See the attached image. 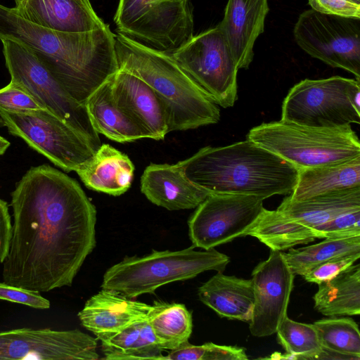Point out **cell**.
I'll list each match as a JSON object with an SVG mask.
<instances>
[{"label": "cell", "mask_w": 360, "mask_h": 360, "mask_svg": "<svg viewBox=\"0 0 360 360\" xmlns=\"http://www.w3.org/2000/svg\"><path fill=\"white\" fill-rule=\"evenodd\" d=\"M10 146V142L0 136V155H3Z\"/></svg>", "instance_id": "cell-40"}, {"label": "cell", "mask_w": 360, "mask_h": 360, "mask_svg": "<svg viewBox=\"0 0 360 360\" xmlns=\"http://www.w3.org/2000/svg\"><path fill=\"white\" fill-rule=\"evenodd\" d=\"M298 46L311 57L345 70L360 80V18L303 11L293 30Z\"/></svg>", "instance_id": "cell-12"}, {"label": "cell", "mask_w": 360, "mask_h": 360, "mask_svg": "<svg viewBox=\"0 0 360 360\" xmlns=\"http://www.w3.org/2000/svg\"><path fill=\"white\" fill-rule=\"evenodd\" d=\"M356 1H360V0H356Z\"/></svg>", "instance_id": "cell-41"}, {"label": "cell", "mask_w": 360, "mask_h": 360, "mask_svg": "<svg viewBox=\"0 0 360 360\" xmlns=\"http://www.w3.org/2000/svg\"><path fill=\"white\" fill-rule=\"evenodd\" d=\"M322 347L360 360V333L357 323L349 318H330L315 321Z\"/></svg>", "instance_id": "cell-30"}, {"label": "cell", "mask_w": 360, "mask_h": 360, "mask_svg": "<svg viewBox=\"0 0 360 360\" xmlns=\"http://www.w3.org/2000/svg\"><path fill=\"white\" fill-rule=\"evenodd\" d=\"M114 22L117 32L170 53L193 36L189 0H119Z\"/></svg>", "instance_id": "cell-8"}, {"label": "cell", "mask_w": 360, "mask_h": 360, "mask_svg": "<svg viewBox=\"0 0 360 360\" xmlns=\"http://www.w3.org/2000/svg\"><path fill=\"white\" fill-rule=\"evenodd\" d=\"M147 321L162 350L176 349L188 342L192 333V315L183 304L155 301L150 306Z\"/></svg>", "instance_id": "cell-28"}, {"label": "cell", "mask_w": 360, "mask_h": 360, "mask_svg": "<svg viewBox=\"0 0 360 360\" xmlns=\"http://www.w3.org/2000/svg\"><path fill=\"white\" fill-rule=\"evenodd\" d=\"M119 69L145 82L164 109L168 131H184L217 123L220 110L184 71L170 53L122 34H115Z\"/></svg>", "instance_id": "cell-4"}, {"label": "cell", "mask_w": 360, "mask_h": 360, "mask_svg": "<svg viewBox=\"0 0 360 360\" xmlns=\"http://www.w3.org/2000/svg\"><path fill=\"white\" fill-rule=\"evenodd\" d=\"M229 262V257L214 248L198 251L192 246L178 251L153 250L143 257H125L110 267L101 287L133 299L206 271L223 272Z\"/></svg>", "instance_id": "cell-5"}, {"label": "cell", "mask_w": 360, "mask_h": 360, "mask_svg": "<svg viewBox=\"0 0 360 360\" xmlns=\"http://www.w3.org/2000/svg\"><path fill=\"white\" fill-rule=\"evenodd\" d=\"M150 304L102 289L78 313L81 324L95 335L117 331L148 319Z\"/></svg>", "instance_id": "cell-19"}, {"label": "cell", "mask_w": 360, "mask_h": 360, "mask_svg": "<svg viewBox=\"0 0 360 360\" xmlns=\"http://www.w3.org/2000/svg\"><path fill=\"white\" fill-rule=\"evenodd\" d=\"M311 9L325 14L360 18V1L356 0H308Z\"/></svg>", "instance_id": "cell-38"}, {"label": "cell", "mask_w": 360, "mask_h": 360, "mask_svg": "<svg viewBox=\"0 0 360 360\" xmlns=\"http://www.w3.org/2000/svg\"><path fill=\"white\" fill-rule=\"evenodd\" d=\"M269 10L268 0H228L218 25L238 69L248 68L252 61L255 43L264 30Z\"/></svg>", "instance_id": "cell-18"}, {"label": "cell", "mask_w": 360, "mask_h": 360, "mask_svg": "<svg viewBox=\"0 0 360 360\" xmlns=\"http://www.w3.org/2000/svg\"><path fill=\"white\" fill-rule=\"evenodd\" d=\"M184 177L210 194L250 195L264 200L290 194L299 169L250 139L207 146L175 164Z\"/></svg>", "instance_id": "cell-3"}, {"label": "cell", "mask_w": 360, "mask_h": 360, "mask_svg": "<svg viewBox=\"0 0 360 360\" xmlns=\"http://www.w3.org/2000/svg\"><path fill=\"white\" fill-rule=\"evenodd\" d=\"M281 120L321 128L360 123V80L333 76L305 79L289 91Z\"/></svg>", "instance_id": "cell-7"}, {"label": "cell", "mask_w": 360, "mask_h": 360, "mask_svg": "<svg viewBox=\"0 0 360 360\" xmlns=\"http://www.w3.org/2000/svg\"><path fill=\"white\" fill-rule=\"evenodd\" d=\"M75 172L88 188L118 196L130 188L134 165L126 154L103 143Z\"/></svg>", "instance_id": "cell-21"}, {"label": "cell", "mask_w": 360, "mask_h": 360, "mask_svg": "<svg viewBox=\"0 0 360 360\" xmlns=\"http://www.w3.org/2000/svg\"><path fill=\"white\" fill-rule=\"evenodd\" d=\"M11 206L3 281L39 292L71 286L96 246V209L79 183L48 165L32 167Z\"/></svg>", "instance_id": "cell-1"}, {"label": "cell", "mask_w": 360, "mask_h": 360, "mask_svg": "<svg viewBox=\"0 0 360 360\" xmlns=\"http://www.w3.org/2000/svg\"><path fill=\"white\" fill-rule=\"evenodd\" d=\"M360 208V187L325 193L300 201L285 198L277 210L314 228L347 211Z\"/></svg>", "instance_id": "cell-24"}, {"label": "cell", "mask_w": 360, "mask_h": 360, "mask_svg": "<svg viewBox=\"0 0 360 360\" xmlns=\"http://www.w3.org/2000/svg\"><path fill=\"white\" fill-rule=\"evenodd\" d=\"M282 255L294 275L303 276L316 266L336 257L360 255V236L324 240L300 248H290Z\"/></svg>", "instance_id": "cell-29"}, {"label": "cell", "mask_w": 360, "mask_h": 360, "mask_svg": "<svg viewBox=\"0 0 360 360\" xmlns=\"http://www.w3.org/2000/svg\"><path fill=\"white\" fill-rule=\"evenodd\" d=\"M6 39L32 51L68 94L84 104L119 70L115 34L107 24L85 32H58L0 4V40Z\"/></svg>", "instance_id": "cell-2"}, {"label": "cell", "mask_w": 360, "mask_h": 360, "mask_svg": "<svg viewBox=\"0 0 360 360\" xmlns=\"http://www.w3.org/2000/svg\"><path fill=\"white\" fill-rule=\"evenodd\" d=\"M8 131L65 172L76 171L96 152L79 132L46 109L11 112L0 110Z\"/></svg>", "instance_id": "cell-11"}, {"label": "cell", "mask_w": 360, "mask_h": 360, "mask_svg": "<svg viewBox=\"0 0 360 360\" xmlns=\"http://www.w3.org/2000/svg\"><path fill=\"white\" fill-rule=\"evenodd\" d=\"M141 191L153 204L170 211L196 208L208 195L175 164L150 163L141 175Z\"/></svg>", "instance_id": "cell-20"}, {"label": "cell", "mask_w": 360, "mask_h": 360, "mask_svg": "<svg viewBox=\"0 0 360 360\" xmlns=\"http://www.w3.org/2000/svg\"><path fill=\"white\" fill-rule=\"evenodd\" d=\"M320 238H345L360 236V208L343 212L314 228Z\"/></svg>", "instance_id": "cell-34"}, {"label": "cell", "mask_w": 360, "mask_h": 360, "mask_svg": "<svg viewBox=\"0 0 360 360\" xmlns=\"http://www.w3.org/2000/svg\"><path fill=\"white\" fill-rule=\"evenodd\" d=\"M247 139L298 169L340 164L360 158V141L351 125L321 128L281 120L252 128Z\"/></svg>", "instance_id": "cell-6"}, {"label": "cell", "mask_w": 360, "mask_h": 360, "mask_svg": "<svg viewBox=\"0 0 360 360\" xmlns=\"http://www.w3.org/2000/svg\"><path fill=\"white\" fill-rule=\"evenodd\" d=\"M276 333L279 344L295 359H316L323 349L314 324L297 322L286 316Z\"/></svg>", "instance_id": "cell-31"}, {"label": "cell", "mask_w": 360, "mask_h": 360, "mask_svg": "<svg viewBox=\"0 0 360 360\" xmlns=\"http://www.w3.org/2000/svg\"><path fill=\"white\" fill-rule=\"evenodd\" d=\"M97 339L78 329L22 328L0 332V360H96Z\"/></svg>", "instance_id": "cell-14"}, {"label": "cell", "mask_w": 360, "mask_h": 360, "mask_svg": "<svg viewBox=\"0 0 360 360\" xmlns=\"http://www.w3.org/2000/svg\"><path fill=\"white\" fill-rule=\"evenodd\" d=\"M0 300L26 305L38 309L50 307L49 300L41 295L39 292L0 283Z\"/></svg>", "instance_id": "cell-37"}, {"label": "cell", "mask_w": 360, "mask_h": 360, "mask_svg": "<svg viewBox=\"0 0 360 360\" xmlns=\"http://www.w3.org/2000/svg\"><path fill=\"white\" fill-rule=\"evenodd\" d=\"M359 258L360 255H352L329 259L314 267L303 277L309 283H321L334 278Z\"/></svg>", "instance_id": "cell-36"}, {"label": "cell", "mask_w": 360, "mask_h": 360, "mask_svg": "<svg viewBox=\"0 0 360 360\" xmlns=\"http://www.w3.org/2000/svg\"><path fill=\"white\" fill-rule=\"evenodd\" d=\"M141 322L115 332L96 335L101 342L104 359H129L138 341Z\"/></svg>", "instance_id": "cell-33"}, {"label": "cell", "mask_w": 360, "mask_h": 360, "mask_svg": "<svg viewBox=\"0 0 360 360\" xmlns=\"http://www.w3.org/2000/svg\"><path fill=\"white\" fill-rule=\"evenodd\" d=\"M171 55L214 103L224 108L234 105L238 68L218 25L193 35Z\"/></svg>", "instance_id": "cell-10"}, {"label": "cell", "mask_w": 360, "mask_h": 360, "mask_svg": "<svg viewBox=\"0 0 360 360\" xmlns=\"http://www.w3.org/2000/svg\"><path fill=\"white\" fill-rule=\"evenodd\" d=\"M6 65L11 81L22 86L39 104L83 135L97 150L101 146L85 104L72 97L64 87L25 46L1 40Z\"/></svg>", "instance_id": "cell-9"}, {"label": "cell", "mask_w": 360, "mask_h": 360, "mask_svg": "<svg viewBox=\"0 0 360 360\" xmlns=\"http://www.w3.org/2000/svg\"><path fill=\"white\" fill-rule=\"evenodd\" d=\"M199 300L219 316L249 322L254 305L252 279L217 272L198 290Z\"/></svg>", "instance_id": "cell-22"}, {"label": "cell", "mask_w": 360, "mask_h": 360, "mask_svg": "<svg viewBox=\"0 0 360 360\" xmlns=\"http://www.w3.org/2000/svg\"><path fill=\"white\" fill-rule=\"evenodd\" d=\"M110 82L114 98L139 125L146 138L163 140L169 133L167 118L152 89L140 78L120 69Z\"/></svg>", "instance_id": "cell-17"}, {"label": "cell", "mask_w": 360, "mask_h": 360, "mask_svg": "<svg viewBox=\"0 0 360 360\" xmlns=\"http://www.w3.org/2000/svg\"><path fill=\"white\" fill-rule=\"evenodd\" d=\"M246 236L256 238L271 250L280 252L320 238L314 228L292 219L277 210L265 208Z\"/></svg>", "instance_id": "cell-27"}, {"label": "cell", "mask_w": 360, "mask_h": 360, "mask_svg": "<svg viewBox=\"0 0 360 360\" xmlns=\"http://www.w3.org/2000/svg\"><path fill=\"white\" fill-rule=\"evenodd\" d=\"M360 187V158L351 161L299 169L288 198L300 201L343 189Z\"/></svg>", "instance_id": "cell-25"}, {"label": "cell", "mask_w": 360, "mask_h": 360, "mask_svg": "<svg viewBox=\"0 0 360 360\" xmlns=\"http://www.w3.org/2000/svg\"><path fill=\"white\" fill-rule=\"evenodd\" d=\"M43 109L20 84L11 80L0 89V110L24 112Z\"/></svg>", "instance_id": "cell-35"}, {"label": "cell", "mask_w": 360, "mask_h": 360, "mask_svg": "<svg viewBox=\"0 0 360 360\" xmlns=\"http://www.w3.org/2000/svg\"><path fill=\"white\" fill-rule=\"evenodd\" d=\"M254 305L249 328L252 335L267 337L276 330L287 316L295 275L282 252L271 250L265 261L252 272Z\"/></svg>", "instance_id": "cell-15"}, {"label": "cell", "mask_w": 360, "mask_h": 360, "mask_svg": "<svg viewBox=\"0 0 360 360\" xmlns=\"http://www.w3.org/2000/svg\"><path fill=\"white\" fill-rule=\"evenodd\" d=\"M85 105L98 134L120 143L147 139L139 125L114 98L110 79L89 96Z\"/></svg>", "instance_id": "cell-23"}, {"label": "cell", "mask_w": 360, "mask_h": 360, "mask_svg": "<svg viewBox=\"0 0 360 360\" xmlns=\"http://www.w3.org/2000/svg\"><path fill=\"white\" fill-rule=\"evenodd\" d=\"M11 229L8 203L0 198V264L3 263L8 252Z\"/></svg>", "instance_id": "cell-39"}, {"label": "cell", "mask_w": 360, "mask_h": 360, "mask_svg": "<svg viewBox=\"0 0 360 360\" xmlns=\"http://www.w3.org/2000/svg\"><path fill=\"white\" fill-rule=\"evenodd\" d=\"M248 356L244 347L217 345L206 342L193 345L186 342L171 350L165 360H247Z\"/></svg>", "instance_id": "cell-32"}, {"label": "cell", "mask_w": 360, "mask_h": 360, "mask_svg": "<svg viewBox=\"0 0 360 360\" xmlns=\"http://www.w3.org/2000/svg\"><path fill=\"white\" fill-rule=\"evenodd\" d=\"M318 285V291L313 297L316 311L326 316L360 314L359 264H352Z\"/></svg>", "instance_id": "cell-26"}, {"label": "cell", "mask_w": 360, "mask_h": 360, "mask_svg": "<svg viewBox=\"0 0 360 360\" xmlns=\"http://www.w3.org/2000/svg\"><path fill=\"white\" fill-rule=\"evenodd\" d=\"M263 200L250 195H208L188 221L192 246L207 250L246 236L264 209Z\"/></svg>", "instance_id": "cell-13"}, {"label": "cell", "mask_w": 360, "mask_h": 360, "mask_svg": "<svg viewBox=\"0 0 360 360\" xmlns=\"http://www.w3.org/2000/svg\"><path fill=\"white\" fill-rule=\"evenodd\" d=\"M14 11L25 20L49 30L79 33L106 24L89 0H15Z\"/></svg>", "instance_id": "cell-16"}]
</instances>
